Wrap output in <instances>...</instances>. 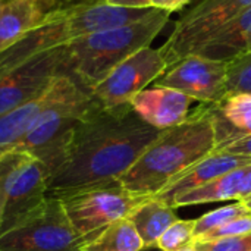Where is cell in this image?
<instances>
[{
  "instance_id": "obj_1",
  "label": "cell",
  "mask_w": 251,
  "mask_h": 251,
  "mask_svg": "<svg viewBox=\"0 0 251 251\" xmlns=\"http://www.w3.org/2000/svg\"><path fill=\"white\" fill-rule=\"evenodd\" d=\"M160 132L144 122L131 103L103 107L96 100L76 124L59 165L51 171L47 197L62 199L118 182Z\"/></svg>"
},
{
  "instance_id": "obj_2",
  "label": "cell",
  "mask_w": 251,
  "mask_h": 251,
  "mask_svg": "<svg viewBox=\"0 0 251 251\" xmlns=\"http://www.w3.org/2000/svg\"><path fill=\"white\" fill-rule=\"evenodd\" d=\"M213 104H200L188 118L160 135L121 176V185L132 194L154 197L218 146Z\"/></svg>"
},
{
  "instance_id": "obj_3",
  "label": "cell",
  "mask_w": 251,
  "mask_h": 251,
  "mask_svg": "<svg viewBox=\"0 0 251 251\" xmlns=\"http://www.w3.org/2000/svg\"><path fill=\"white\" fill-rule=\"evenodd\" d=\"M169 15L171 12L157 9L138 22L66 41L65 74L91 93L122 60L140 49L149 47L168 24Z\"/></svg>"
},
{
  "instance_id": "obj_4",
  "label": "cell",
  "mask_w": 251,
  "mask_h": 251,
  "mask_svg": "<svg viewBox=\"0 0 251 251\" xmlns=\"http://www.w3.org/2000/svg\"><path fill=\"white\" fill-rule=\"evenodd\" d=\"M96 104L93 94L72 76L62 74L53 82V97L15 150L41 160L49 174L59 165L81 118Z\"/></svg>"
},
{
  "instance_id": "obj_5",
  "label": "cell",
  "mask_w": 251,
  "mask_h": 251,
  "mask_svg": "<svg viewBox=\"0 0 251 251\" xmlns=\"http://www.w3.org/2000/svg\"><path fill=\"white\" fill-rule=\"evenodd\" d=\"M49 176L46 165L26 151L13 150L0 159V187L4 199L0 234L46 203Z\"/></svg>"
},
{
  "instance_id": "obj_6",
  "label": "cell",
  "mask_w": 251,
  "mask_h": 251,
  "mask_svg": "<svg viewBox=\"0 0 251 251\" xmlns=\"http://www.w3.org/2000/svg\"><path fill=\"white\" fill-rule=\"evenodd\" d=\"M251 6V0H196L175 22L160 51L168 69L188 54L197 53L224 25Z\"/></svg>"
},
{
  "instance_id": "obj_7",
  "label": "cell",
  "mask_w": 251,
  "mask_h": 251,
  "mask_svg": "<svg viewBox=\"0 0 251 251\" xmlns=\"http://www.w3.org/2000/svg\"><path fill=\"white\" fill-rule=\"evenodd\" d=\"M147 199L150 197L129 193L118 181L81 190L59 200L74 231L84 240L112 222L128 218Z\"/></svg>"
},
{
  "instance_id": "obj_8",
  "label": "cell",
  "mask_w": 251,
  "mask_h": 251,
  "mask_svg": "<svg viewBox=\"0 0 251 251\" xmlns=\"http://www.w3.org/2000/svg\"><path fill=\"white\" fill-rule=\"evenodd\" d=\"M81 243L60 200L50 197L34 213L0 234V251H79Z\"/></svg>"
},
{
  "instance_id": "obj_9",
  "label": "cell",
  "mask_w": 251,
  "mask_h": 251,
  "mask_svg": "<svg viewBox=\"0 0 251 251\" xmlns=\"http://www.w3.org/2000/svg\"><path fill=\"white\" fill-rule=\"evenodd\" d=\"M168 71V63L160 49L143 47L122 60L91 94L103 107H116L131 100Z\"/></svg>"
},
{
  "instance_id": "obj_10",
  "label": "cell",
  "mask_w": 251,
  "mask_h": 251,
  "mask_svg": "<svg viewBox=\"0 0 251 251\" xmlns=\"http://www.w3.org/2000/svg\"><path fill=\"white\" fill-rule=\"evenodd\" d=\"M154 85L175 88L201 103L218 104L228 97V62L193 53L171 66Z\"/></svg>"
},
{
  "instance_id": "obj_11",
  "label": "cell",
  "mask_w": 251,
  "mask_h": 251,
  "mask_svg": "<svg viewBox=\"0 0 251 251\" xmlns=\"http://www.w3.org/2000/svg\"><path fill=\"white\" fill-rule=\"evenodd\" d=\"M63 56L65 44L56 46L0 78V115L43 94L59 75L65 74Z\"/></svg>"
},
{
  "instance_id": "obj_12",
  "label": "cell",
  "mask_w": 251,
  "mask_h": 251,
  "mask_svg": "<svg viewBox=\"0 0 251 251\" xmlns=\"http://www.w3.org/2000/svg\"><path fill=\"white\" fill-rule=\"evenodd\" d=\"M156 7H122L106 3L104 0L85 1L74 7H68L65 15V31L68 41L82 35L115 29L138 22L153 15Z\"/></svg>"
},
{
  "instance_id": "obj_13",
  "label": "cell",
  "mask_w": 251,
  "mask_h": 251,
  "mask_svg": "<svg viewBox=\"0 0 251 251\" xmlns=\"http://www.w3.org/2000/svg\"><path fill=\"white\" fill-rule=\"evenodd\" d=\"M66 10L68 7L53 12L43 24L31 29L13 44L0 50V78L19 69L40 53L68 41L65 31Z\"/></svg>"
},
{
  "instance_id": "obj_14",
  "label": "cell",
  "mask_w": 251,
  "mask_h": 251,
  "mask_svg": "<svg viewBox=\"0 0 251 251\" xmlns=\"http://www.w3.org/2000/svg\"><path fill=\"white\" fill-rule=\"evenodd\" d=\"M191 101L193 99L182 91L154 85L140 91L131 100V106L144 122L163 131L182 124L188 118Z\"/></svg>"
},
{
  "instance_id": "obj_15",
  "label": "cell",
  "mask_w": 251,
  "mask_h": 251,
  "mask_svg": "<svg viewBox=\"0 0 251 251\" xmlns=\"http://www.w3.org/2000/svg\"><path fill=\"white\" fill-rule=\"evenodd\" d=\"M250 163V156H238V154L213 150L209 156H206L204 159L193 165L188 171H185L182 175H179L176 179H174L165 190H162L154 197L169 204L172 199L182 196L185 193H190L193 190H197L212 182L213 179L234 169L247 166Z\"/></svg>"
},
{
  "instance_id": "obj_16",
  "label": "cell",
  "mask_w": 251,
  "mask_h": 251,
  "mask_svg": "<svg viewBox=\"0 0 251 251\" xmlns=\"http://www.w3.org/2000/svg\"><path fill=\"white\" fill-rule=\"evenodd\" d=\"M251 49V6L216 31L196 53L203 57L231 62Z\"/></svg>"
},
{
  "instance_id": "obj_17",
  "label": "cell",
  "mask_w": 251,
  "mask_h": 251,
  "mask_svg": "<svg viewBox=\"0 0 251 251\" xmlns=\"http://www.w3.org/2000/svg\"><path fill=\"white\" fill-rule=\"evenodd\" d=\"M54 82V81H53ZM53 97V84L31 101L0 115V159L13 151Z\"/></svg>"
},
{
  "instance_id": "obj_18",
  "label": "cell",
  "mask_w": 251,
  "mask_h": 251,
  "mask_svg": "<svg viewBox=\"0 0 251 251\" xmlns=\"http://www.w3.org/2000/svg\"><path fill=\"white\" fill-rule=\"evenodd\" d=\"M51 13H44L34 0H7L0 9V50L43 24Z\"/></svg>"
},
{
  "instance_id": "obj_19",
  "label": "cell",
  "mask_w": 251,
  "mask_h": 251,
  "mask_svg": "<svg viewBox=\"0 0 251 251\" xmlns=\"http://www.w3.org/2000/svg\"><path fill=\"white\" fill-rule=\"evenodd\" d=\"M247 166L234 169L197 190H193L190 193L172 199L169 206L176 209V207L206 204L215 201H228V200L240 201L244 196V179L247 174Z\"/></svg>"
},
{
  "instance_id": "obj_20",
  "label": "cell",
  "mask_w": 251,
  "mask_h": 251,
  "mask_svg": "<svg viewBox=\"0 0 251 251\" xmlns=\"http://www.w3.org/2000/svg\"><path fill=\"white\" fill-rule=\"evenodd\" d=\"M146 249L156 247L165 231L178 221L175 209L157 197H150L128 216Z\"/></svg>"
},
{
  "instance_id": "obj_21",
  "label": "cell",
  "mask_w": 251,
  "mask_h": 251,
  "mask_svg": "<svg viewBox=\"0 0 251 251\" xmlns=\"http://www.w3.org/2000/svg\"><path fill=\"white\" fill-rule=\"evenodd\" d=\"M146 249L132 221L122 218L82 240L79 251H143Z\"/></svg>"
},
{
  "instance_id": "obj_22",
  "label": "cell",
  "mask_w": 251,
  "mask_h": 251,
  "mask_svg": "<svg viewBox=\"0 0 251 251\" xmlns=\"http://www.w3.org/2000/svg\"><path fill=\"white\" fill-rule=\"evenodd\" d=\"M216 125L231 132H251V94H229L215 104Z\"/></svg>"
},
{
  "instance_id": "obj_23",
  "label": "cell",
  "mask_w": 251,
  "mask_h": 251,
  "mask_svg": "<svg viewBox=\"0 0 251 251\" xmlns=\"http://www.w3.org/2000/svg\"><path fill=\"white\" fill-rule=\"evenodd\" d=\"M250 210L243 203L237 201L235 204H226V206H222V207L212 210L206 215H201L199 219H196L194 238H197L212 229L221 228L222 225H225L234 219H238L241 216L250 215Z\"/></svg>"
},
{
  "instance_id": "obj_24",
  "label": "cell",
  "mask_w": 251,
  "mask_h": 251,
  "mask_svg": "<svg viewBox=\"0 0 251 251\" xmlns=\"http://www.w3.org/2000/svg\"><path fill=\"white\" fill-rule=\"evenodd\" d=\"M196 219H178L159 238L156 247L162 251H179L194 243Z\"/></svg>"
},
{
  "instance_id": "obj_25",
  "label": "cell",
  "mask_w": 251,
  "mask_h": 251,
  "mask_svg": "<svg viewBox=\"0 0 251 251\" xmlns=\"http://www.w3.org/2000/svg\"><path fill=\"white\" fill-rule=\"evenodd\" d=\"M229 94H251V53L228 62Z\"/></svg>"
},
{
  "instance_id": "obj_26",
  "label": "cell",
  "mask_w": 251,
  "mask_h": 251,
  "mask_svg": "<svg viewBox=\"0 0 251 251\" xmlns=\"http://www.w3.org/2000/svg\"><path fill=\"white\" fill-rule=\"evenodd\" d=\"M251 234V213L241 216L238 219H234L221 228L212 229L197 238L194 241H213V240H221V238H232V237H241Z\"/></svg>"
},
{
  "instance_id": "obj_27",
  "label": "cell",
  "mask_w": 251,
  "mask_h": 251,
  "mask_svg": "<svg viewBox=\"0 0 251 251\" xmlns=\"http://www.w3.org/2000/svg\"><path fill=\"white\" fill-rule=\"evenodd\" d=\"M193 244L197 251H251V234L213 241H194Z\"/></svg>"
},
{
  "instance_id": "obj_28",
  "label": "cell",
  "mask_w": 251,
  "mask_h": 251,
  "mask_svg": "<svg viewBox=\"0 0 251 251\" xmlns=\"http://www.w3.org/2000/svg\"><path fill=\"white\" fill-rule=\"evenodd\" d=\"M191 0H151V6L160 10H168V12H176L182 9L185 4H188Z\"/></svg>"
},
{
  "instance_id": "obj_29",
  "label": "cell",
  "mask_w": 251,
  "mask_h": 251,
  "mask_svg": "<svg viewBox=\"0 0 251 251\" xmlns=\"http://www.w3.org/2000/svg\"><path fill=\"white\" fill-rule=\"evenodd\" d=\"M109 4L113 6H122V7H135V9H144V7H153L151 0H104Z\"/></svg>"
},
{
  "instance_id": "obj_30",
  "label": "cell",
  "mask_w": 251,
  "mask_h": 251,
  "mask_svg": "<svg viewBox=\"0 0 251 251\" xmlns=\"http://www.w3.org/2000/svg\"><path fill=\"white\" fill-rule=\"evenodd\" d=\"M40 7H41V10L44 12V13H51V12H56V10H59V9H62V7H59V4H60V1L62 0H34Z\"/></svg>"
},
{
  "instance_id": "obj_31",
  "label": "cell",
  "mask_w": 251,
  "mask_h": 251,
  "mask_svg": "<svg viewBox=\"0 0 251 251\" xmlns=\"http://www.w3.org/2000/svg\"><path fill=\"white\" fill-rule=\"evenodd\" d=\"M3 215H4V199H3V193H1V187H0V231H1V225H3Z\"/></svg>"
},
{
  "instance_id": "obj_32",
  "label": "cell",
  "mask_w": 251,
  "mask_h": 251,
  "mask_svg": "<svg viewBox=\"0 0 251 251\" xmlns=\"http://www.w3.org/2000/svg\"><path fill=\"white\" fill-rule=\"evenodd\" d=\"M240 203H243L249 210L251 212V196H247V197H244V199H241L240 200Z\"/></svg>"
},
{
  "instance_id": "obj_33",
  "label": "cell",
  "mask_w": 251,
  "mask_h": 251,
  "mask_svg": "<svg viewBox=\"0 0 251 251\" xmlns=\"http://www.w3.org/2000/svg\"><path fill=\"white\" fill-rule=\"evenodd\" d=\"M179 251H197V249H196V246H194V244H190V246H187V247L181 249Z\"/></svg>"
},
{
  "instance_id": "obj_34",
  "label": "cell",
  "mask_w": 251,
  "mask_h": 251,
  "mask_svg": "<svg viewBox=\"0 0 251 251\" xmlns=\"http://www.w3.org/2000/svg\"><path fill=\"white\" fill-rule=\"evenodd\" d=\"M6 1H7V0H0V9L4 6V3H6Z\"/></svg>"
},
{
  "instance_id": "obj_35",
  "label": "cell",
  "mask_w": 251,
  "mask_h": 251,
  "mask_svg": "<svg viewBox=\"0 0 251 251\" xmlns=\"http://www.w3.org/2000/svg\"><path fill=\"white\" fill-rule=\"evenodd\" d=\"M87 1H97V0H87Z\"/></svg>"
},
{
  "instance_id": "obj_36",
  "label": "cell",
  "mask_w": 251,
  "mask_h": 251,
  "mask_svg": "<svg viewBox=\"0 0 251 251\" xmlns=\"http://www.w3.org/2000/svg\"><path fill=\"white\" fill-rule=\"evenodd\" d=\"M247 53H251V49H250V50H249V51H247ZM247 53H246V54H247Z\"/></svg>"
}]
</instances>
